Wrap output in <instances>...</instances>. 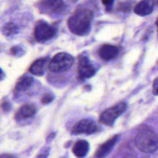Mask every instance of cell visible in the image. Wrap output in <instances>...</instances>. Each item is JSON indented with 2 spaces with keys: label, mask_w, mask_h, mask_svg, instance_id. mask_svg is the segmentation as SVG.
Returning a JSON list of instances; mask_svg holds the SVG:
<instances>
[{
  "label": "cell",
  "mask_w": 158,
  "mask_h": 158,
  "mask_svg": "<svg viewBox=\"0 0 158 158\" xmlns=\"http://www.w3.org/2000/svg\"><path fill=\"white\" fill-rule=\"evenodd\" d=\"M1 107L3 110H9L10 109V104L8 102H3L1 105Z\"/></svg>",
  "instance_id": "obj_20"
},
{
  "label": "cell",
  "mask_w": 158,
  "mask_h": 158,
  "mask_svg": "<svg viewBox=\"0 0 158 158\" xmlns=\"http://www.w3.org/2000/svg\"><path fill=\"white\" fill-rule=\"evenodd\" d=\"M135 143L140 151L151 154L157 150L158 135L152 128L143 127L136 135Z\"/></svg>",
  "instance_id": "obj_2"
},
{
  "label": "cell",
  "mask_w": 158,
  "mask_h": 158,
  "mask_svg": "<svg viewBox=\"0 0 158 158\" xmlns=\"http://www.w3.org/2000/svg\"><path fill=\"white\" fill-rule=\"evenodd\" d=\"M93 14L89 9L85 8L78 9L69 17L68 27L75 35H86L90 29Z\"/></svg>",
  "instance_id": "obj_1"
},
{
  "label": "cell",
  "mask_w": 158,
  "mask_h": 158,
  "mask_svg": "<svg viewBox=\"0 0 158 158\" xmlns=\"http://www.w3.org/2000/svg\"><path fill=\"white\" fill-rule=\"evenodd\" d=\"M118 136L116 135L114 137H113L111 139L108 140L106 143L102 144L98 149V151H97V153H96V157L98 158H102L107 155L110 152L111 150L113 149L114 145L116 144V143L118 140Z\"/></svg>",
  "instance_id": "obj_10"
},
{
  "label": "cell",
  "mask_w": 158,
  "mask_h": 158,
  "mask_svg": "<svg viewBox=\"0 0 158 158\" xmlns=\"http://www.w3.org/2000/svg\"><path fill=\"white\" fill-rule=\"evenodd\" d=\"M32 83H33V80H32V77H24L22 79H20L19 81L17 83L15 89L18 91L26 90V89H28L32 86Z\"/></svg>",
  "instance_id": "obj_15"
},
{
  "label": "cell",
  "mask_w": 158,
  "mask_h": 158,
  "mask_svg": "<svg viewBox=\"0 0 158 158\" xmlns=\"http://www.w3.org/2000/svg\"><path fill=\"white\" fill-rule=\"evenodd\" d=\"M154 94L158 95V79L154 81Z\"/></svg>",
  "instance_id": "obj_21"
},
{
  "label": "cell",
  "mask_w": 158,
  "mask_h": 158,
  "mask_svg": "<svg viewBox=\"0 0 158 158\" xmlns=\"http://www.w3.org/2000/svg\"><path fill=\"white\" fill-rule=\"evenodd\" d=\"M22 50L21 48H19V46H15V47L12 48V53L13 55H19V52Z\"/></svg>",
  "instance_id": "obj_19"
},
{
  "label": "cell",
  "mask_w": 158,
  "mask_h": 158,
  "mask_svg": "<svg viewBox=\"0 0 158 158\" xmlns=\"http://www.w3.org/2000/svg\"><path fill=\"white\" fill-rule=\"evenodd\" d=\"M17 32V26L12 23H8L3 26L2 33L6 35H12Z\"/></svg>",
  "instance_id": "obj_16"
},
{
  "label": "cell",
  "mask_w": 158,
  "mask_h": 158,
  "mask_svg": "<svg viewBox=\"0 0 158 158\" xmlns=\"http://www.w3.org/2000/svg\"><path fill=\"white\" fill-rule=\"evenodd\" d=\"M156 24H157V29H158V19H157V22H156Z\"/></svg>",
  "instance_id": "obj_25"
},
{
  "label": "cell",
  "mask_w": 158,
  "mask_h": 158,
  "mask_svg": "<svg viewBox=\"0 0 158 158\" xmlns=\"http://www.w3.org/2000/svg\"><path fill=\"white\" fill-rule=\"evenodd\" d=\"M35 113V107L32 104H26L22 106L15 114V120H21L29 118L33 116Z\"/></svg>",
  "instance_id": "obj_12"
},
{
  "label": "cell",
  "mask_w": 158,
  "mask_h": 158,
  "mask_svg": "<svg viewBox=\"0 0 158 158\" xmlns=\"http://www.w3.org/2000/svg\"><path fill=\"white\" fill-rule=\"evenodd\" d=\"M155 5L154 0H142L136 5L134 12L141 16L150 15L153 12Z\"/></svg>",
  "instance_id": "obj_9"
},
{
  "label": "cell",
  "mask_w": 158,
  "mask_h": 158,
  "mask_svg": "<svg viewBox=\"0 0 158 158\" xmlns=\"http://www.w3.org/2000/svg\"><path fill=\"white\" fill-rule=\"evenodd\" d=\"M56 29L44 21H39L35 26L34 35L38 42H45L50 40L55 35Z\"/></svg>",
  "instance_id": "obj_4"
},
{
  "label": "cell",
  "mask_w": 158,
  "mask_h": 158,
  "mask_svg": "<svg viewBox=\"0 0 158 158\" xmlns=\"http://www.w3.org/2000/svg\"><path fill=\"white\" fill-rule=\"evenodd\" d=\"M88 151H89V143L87 141L83 140L77 141L73 149L74 154L77 157H85L88 153Z\"/></svg>",
  "instance_id": "obj_14"
},
{
  "label": "cell",
  "mask_w": 158,
  "mask_h": 158,
  "mask_svg": "<svg viewBox=\"0 0 158 158\" xmlns=\"http://www.w3.org/2000/svg\"><path fill=\"white\" fill-rule=\"evenodd\" d=\"M47 60V58H45L40 59L34 62L29 68V71L31 73L35 76H43L45 73Z\"/></svg>",
  "instance_id": "obj_13"
},
{
  "label": "cell",
  "mask_w": 158,
  "mask_h": 158,
  "mask_svg": "<svg viewBox=\"0 0 158 158\" xmlns=\"http://www.w3.org/2000/svg\"><path fill=\"white\" fill-rule=\"evenodd\" d=\"M98 127L91 120H83L79 121L73 129V134H91L97 132Z\"/></svg>",
  "instance_id": "obj_8"
},
{
  "label": "cell",
  "mask_w": 158,
  "mask_h": 158,
  "mask_svg": "<svg viewBox=\"0 0 158 158\" xmlns=\"http://www.w3.org/2000/svg\"><path fill=\"white\" fill-rule=\"evenodd\" d=\"M53 98L54 97L52 94H46L44 96H43V98H42V102H43V103H49L52 101Z\"/></svg>",
  "instance_id": "obj_17"
},
{
  "label": "cell",
  "mask_w": 158,
  "mask_h": 158,
  "mask_svg": "<svg viewBox=\"0 0 158 158\" xmlns=\"http://www.w3.org/2000/svg\"><path fill=\"white\" fill-rule=\"evenodd\" d=\"M73 63L72 56L66 52L56 54L49 64V70L53 73H61L68 70Z\"/></svg>",
  "instance_id": "obj_3"
},
{
  "label": "cell",
  "mask_w": 158,
  "mask_h": 158,
  "mask_svg": "<svg viewBox=\"0 0 158 158\" xmlns=\"http://www.w3.org/2000/svg\"><path fill=\"white\" fill-rule=\"evenodd\" d=\"M157 5H158V0L157 1Z\"/></svg>",
  "instance_id": "obj_26"
},
{
  "label": "cell",
  "mask_w": 158,
  "mask_h": 158,
  "mask_svg": "<svg viewBox=\"0 0 158 158\" xmlns=\"http://www.w3.org/2000/svg\"><path fill=\"white\" fill-rule=\"evenodd\" d=\"M119 52V49L117 46L112 45H104L100 48L99 53L103 60H110L115 58Z\"/></svg>",
  "instance_id": "obj_11"
},
{
  "label": "cell",
  "mask_w": 158,
  "mask_h": 158,
  "mask_svg": "<svg viewBox=\"0 0 158 158\" xmlns=\"http://www.w3.org/2000/svg\"><path fill=\"white\" fill-rule=\"evenodd\" d=\"M4 78V73H3V71L0 69V80H2Z\"/></svg>",
  "instance_id": "obj_23"
},
{
  "label": "cell",
  "mask_w": 158,
  "mask_h": 158,
  "mask_svg": "<svg viewBox=\"0 0 158 158\" xmlns=\"http://www.w3.org/2000/svg\"><path fill=\"white\" fill-rule=\"evenodd\" d=\"M40 12L45 14H59L66 8L63 0H42L38 5Z\"/></svg>",
  "instance_id": "obj_6"
},
{
  "label": "cell",
  "mask_w": 158,
  "mask_h": 158,
  "mask_svg": "<svg viewBox=\"0 0 158 158\" xmlns=\"http://www.w3.org/2000/svg\"><path fill=\"white\" fill-rule=\"evenodd\" d=\"M2 158H12V157H10V156H4V157H2Z\"/></svg>",
  "instance_id": "obj_24"
},
{
  "label": "cell",
  "mask_w": 158,
  "mask_h": 158,
  "mask_svg": "<svg viewBox=\"0 0 158 158\" xmlns=\"http://www.w3.org/2000/svg\"><path fill=\"white\" fill-rule=\"evenodd\" d=\"M79 74L82 79L90 78L95 74L96 69L86 56L80 57L79 60Z\"/></svg>",
  "instance_id": "obj_7"
},
{
  "label": "cell",
  "mask_w": 158,
  "mask_h": 158,
  "mask_svg": "<svg viewBox=\"0 0 158 158\" xmlns=\"http://www.w3.org/2000/svg\"><path fill=\"white\" fill-rule=\"evenodd\" d=\"M47 154H48V151H46L45 152H43L42 154H40L37 158H46V157H47Z\"/></svg>",
  "instance_id": "obj_22"
},
{
  "label": "cell",
  "mask_w": 158,
  "mask_h": 158,
  "mask_svg": "<svg viewBox=\"0 0 158 158\" xmlns=\"http://www.w3.org/2000/svg\"><path fill=\"white\" fill-rule=\"evenodd\" d=\"M101 1L103 2V4L106 6V9L109 10V9H110L112 8L114 0H101Z\"/></svg>",
  "instance_id": "obj_18"
},
{
  "label": "cell",
  "mask_w": 158,
  "mask_h": 158,
  "mask_svg": "<svg viewBox=\"0 0 158 158\" xmlns=\"http://www.w3.org/2000/svg\"><path fill=\"white\" fill-rule=\"evenodd\" d=\"M127 108V105L125 103H120L116 106H112L109 109L106 110L100 117V121L104 124L112 125L114 123L116 119L123 114Z\"/></svg>",
  "instance_id": "obj_5"
}]
</instances>
